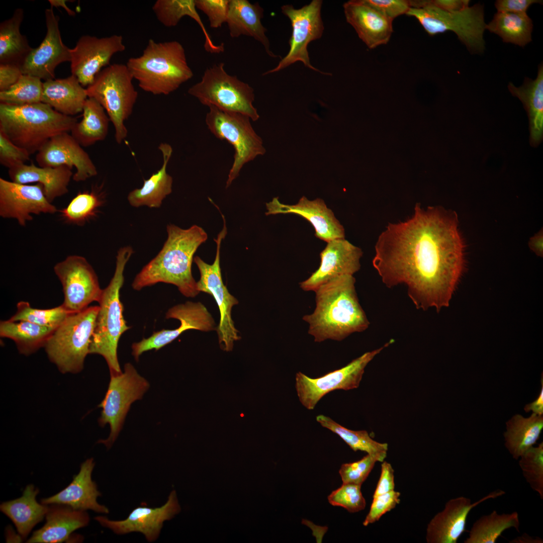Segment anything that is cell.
Returning a JSON list of instances; mask_svg holds the SVG:
<instances>
[{
	"label": "cell",
	"mask_w": 543,
	"mask_h": 543,
	"mask_svg": "<svg viewBox=\"0 0 543 543\" xmlns=\"http://www.w3.org/2000/svg\"><path fill=\"white\" fill-rule=\"evenodd\" d=\"M377 462L376 458L367 454L357 461L342 464L339 470L342 483L361 485Z\"/></svg>",
	"instance_id": "48"
},
{
	"label": "cell",
	"mask_w": 543,
	"mask_h": 543,
	"mask_svg": "<svg viewBox=\"0 0 543 543\" xmlns=\"http://www.w3.org/2000/svg\"><path fill=\"white\" fill-rule=\"evenodd\" d=\"M431 2L435 6L447 12H457L469 6L468 0H433Z\"/></svg>",
	"instance_id": "56"
},
{
	"label": "cell",
	"mask_w": 543,
	"mask_h": 543,
	"mask_svg": "<svg viewBox=\"0 0 543 543\" xmlns=\"http://www.w3.org/2000/svg\"><path fill=\"white\" fill-rule=\"evenodd\" d=\"M103 202V197L96 190L79 192L60 211L61 215L67 222L82 226L96 216Z\"/></svg>",
	"instance_id": "43"
},
{
	"label": "cell",
	"mask_w": 543,
	"mask_h": 543,
	"mask_svg": "<svg viewBox=\"0 0 543 543\" xmlns=\"http://www.w3.org/2000/svg\"><path fill=\"white\" fill-rule=\"evenodd\" d=\"M536 0H498L495 6L498 12L526 13L528 8L534 3H540Z\"/></svg>",
	"instance_id": "55"
},
{
	"label": "cell",
	"mask_w": 543,
	"mask_h": 543,
	"mask_svg": "<svg viewBox=\"0 0 543 543\" xmlns=\"http://www.w3.org/2000/svg\"><path fill=\"white\" fill-rule=\"evenodd\" d=\"M149 387L147 380L130 363L125 365L124 373L111 375L108 390L99 405L102 409L99 423L101 426L109 424L111 431L107 439L98 442L108 448L112 446L122 427L130 405L141 399Z\"/></svg>",
	"instance_id": "12"
},
{
	"label": "cell",
	"mask_w": 543,
	"mask_h": 543,
	"mask_svg": "<svg viewBox=\"0 0 543 543\" xmlns=\"http://www.w3.org/2000/svg\"><path fill=\"white\" fill-rule=\"evenodd\" d=\"M400 495L399 492L393 490L373 497L369 512L363 523L364 526L378 521L384 514L394 509L400 502Z\"/></svg>",
	"instance_id": "49"
},
{
	"label": "cell",
	"mask_w": 543,
	"mask_h": 543,
	"mask_svg": "<svg viewBox=\"0 0 543 543\" xmlns=\"http://www.w3.org/2000/svg\"><path fill=\"white\" fill-rule=\"evenodd\" d=\"M505 494L497 489L479 500L472 503L470 498L459 496L448 500L444 509L436 514L427 524L426 540L427 543H457L466 530V522L470 511L489 499Z\"/></svg>",
	"instance_id": "23"
},
{
	"label": "cell",
	"mask_w": 543,
	"mask_h": 543,
	"mask_svg": "<svg viewBox=\"0 0 543 543\" xmlns=\"http://www.w3.org/2000/svg\"><path fill=\"white\" fill-rule=\"evenodd\" d=\"M99 306L68 315L52 333L44 347L49 360L62 373L82 371L89 354Z\"/></svg>",
	"instance_id": "7"
},
{
	"label": "cell",
	"mask_w": 543,
	"mask_h": 543,
	"mask_svg": "<svg viewBox=\"0 0 543 543\" xmlns=\"http://www.w3.org/2000/svg\"><path fill=\"white\" fill-rule=\"evenodd\" d=\"M394 341L391 339L382 347L364 353L344 367L319 378H311L298 372L295 387L300 402L307 409L312 410L323 396L331 391L358 388L368 364Z\"/></svg>",
	"instance_id": "14"
},
{
	"label": "cell",
	"mask_w": 543,
	"mask_h": 543,
	"mask_svg": "<svg viewBox=\"0 0 543 543\" xmlns=\"http://www.w3.org/2000/svg\"><path fill=\"white\" fill-rule=\"evenodd\" d=\"M329 503L334 506L345 508L350 513L365 509L366 500L361 492V485L343 484L328 496Z\"/></svg>",
	"instance_id": "47"
},
{
	"label": "cell",
	"mask_w": 543,
	"mask_h": 543,
	"mask_svg": "<svg viewBox=\"0 0 543 543\" xmlns=\"http://www.w3.org/2000/svg\"><path fill=\"white\" fill-rule=\"evenodd\" d=\"M54 271L62 287V305L67 310L78 312L100 300L103 289L95 271L84 257L69 255L56 264Z\"/></svg>",
	"instance_id": "16"
},
{
	"label": "cell",
	"mask_w": 543,
	"mask_h": 543,
	"mask_svg": "<svg viewBox=\"0 0 543 543\" xmlns=\"http://www.w3.org/2000/svg\"><path fill=\"white\" fill-rule=\"evenodd\" d=\"M355 283L353 275H341L314 291L315 310L303 320L309 324L308 333L315 342L341 341L368 328L370 323L359 303Z\"/></svg>",
	"instance_id": "2"
},
{
	"label": "cell",
	"mask_w": 543,
	"mask_h": 543,
	"mask_svg": "<svg viewBox=\"0 0 543 543\" xmlns=\"http://www.w3.org/2000/svg\"><path fill=\"white\" fill-rule=\"evenodd\" d=\"M36 161L41 167L66 166L76 172L72 178L84 181L96 176L97 168L88 153L69 133L58 134L48 141L37 152Z\"/></svg>",
	"instance_id": "22"
},
{
	"label": "cell",
	"mask_w": 543,
	"mask_h": 543,
	"mask_svg": "<svg viewBox=\"0 0 543 543\" xmlns=\"http://www.w3.org/2000/svg\"><path fill=\"white\" fill-rule=\"evenodd\" d=\"M158 149L163 157L162 166L156 172L144 180L141 188L129 193L127 199L132 207L159 208L163 200L172 192L173 179L167 172L166 168L172 155V148L168 143H161Z\"/></svg>",
	"instance_id": "33"
},
{
	"label": "cell",
	"mask_w": 543,
	"mask_h": 543,
	"mask_svg": "<svg viewBox=\"0 0 543 543\" xmlns=\"http://www.w3.org/2000/svg\"><path fill=\"white\" fill-rule=\"evenodd\" d=\"M519 459V466L526 481L542 499L543 442L527 450Z\"/></svg>",
	"instance_id": "46"
},
{
	"label": "cell",
	"mask_w": 543,
	"mask_h": 543,
	"mask_svg": "<svg viewBox=\"0 0 543 543\" xmlns=\"http://www.w3.org/2000/svg\"><path fill=\"white\" fill-rule=\"evenodd\" d=\"M362 255L360 248L345 238L328 242L320 254L319 268L307 280L300 283V288L305 291H315L320 286L338 276L353 275L360 268Z\"/></svg>",
	"instance_id": "21"
},
{
	"label": "cell",
	"mask_w": 543,
	"mask_h": 543,
	"mask_svg": "<svg viewBox=\"0 0 543 543\" xmlns=\"http://www.w3.org/2000/svg\"><path fill=\"white\" fill-rule=\"evenodd\" d=\"M321 0H313L309 4L296 9L292 5L281 7L283 14L290 20L292 33L289 40L290 50L274 68L263 73L266 75L278 72L291 64L301 61L305 67L321 73L330 75L320 71L310 63L307 50L308 44L320 39L323 34L324 26L321 16Z\"/></svg>",
	"instance_id": "15"
},
{
	"label": "cell",
	"mask_w": 543,
	"mask_h": 543,
	"mask_svg": "<svg viewBox=\"0 0 543 543\" xmlns=\"http://www.w3.org/2000/svg\"><path fill=\"white\" fill-rule=\"evenodd\" d=\"M46 522L27 540L29 543H59L66 541L76 529L86 526L89 517L86 511L64 505H48Z\"/></svg>",
	"instance_id": "28"
},
{
	"label": "cell",
	"mask_w": 543,
	"mask_h": 543,
	"mask_svg": "<svg viewBox=\"0 0 543 543\" xmlns=\"http://www.w3.org/2000/svg\"><path fill=\"white\" fill-rule=\"evenodd\" d=\"M541 388L538 397L532 403L526 405L524 409L526 412L532 411V413L537 415H542L543 414V378L542 374L541 379Z\"/></svg>",
	"instance_id": "57"
},
{
	"label": "cell",
	"mask_w": 543,
	"mask_h": 543,
	"mask_svg": "<svg viewBox=\"0 0 543 543\" xmlns=\"http://www.w3.org/2000/svg\"><path fill=\"white\" fill-rule=\"evenodd\" d=\"M122 36L98 38L83 35L70 49V68L82 86L90 85L102 67L109 65L116 53L125 50Z\"/></svg>",
	"instance_id": "17"
},
{
	"label": "cell",
	"mask_w": 543,
	"mask_h": 543,
	"mask_svg": "<svg viewBox=\"0 0 543 543\" xmlns=\"http://www.w3.org/2000/svg\"><path fill=\"white\" fill-rule=\"evenodd\" d=\"M316 420L322 426L338 435L354 451H365L383 462L387 457L388 444L371 438L366 430H352L340 425L331 418L319 415Z\"/></svg>",
	"instance_id": "42"
},
{
	"label": "cell",
	"mask_w": 543,
	"mask_h": 543,
	"mask_svg": "<svg viewBox=\"0 0 543 543\" xmlns=\"http://www.w3.org/2000/svg\"><path fill=\"white\" fill-rule=\"evenodd\" d=\"M56 207L46 198L40 184H21L0 178V216L13 218L22 226L32 214H54Z\"/></svg>",
	"instance_id": "18"
},
{
	"label": "cell",
	"mask_w": 543,
	"mask_h": 543,
	"mask_svg": "<svg viewBox=\"0 0 543 543\" xmlns=\"http://www.w3.org/2000/svg\"><path fill=\"white\" fill-rule=\"evenodd\" d=\"M263 17V9L258 3L252 4L247 0H229L226 23L232 38L242 35L251 37L263 46L269 56L277 57L270 51L269 41L265 35L267 30L261 22Z\"/></svg>",
	"instance_id": "30"
},
{
	"label": "cell",
	"mask_w": 543,
	"mask_h": 543,
	"mask_svg": "<svg viewBox=\"0 0 543 543\" xmlns=\"http://www.w3.org/2000/svg\"><path fill=\"white\" fill-rule=\"evenodd\" d=\"M133 77L126 64H113L102 69L86 88L88 98L105 109L115 129V138L121 144L127 137L125 122L131 115L138 98Z\"/></svg>",
	"instance_id": "9"
},
{
	"label": "cell",
	"mask_w": 543,
	"mask_h": 543,
	"mask_svg": "<svg viewBox=\"0 0 543 543\" xmlns=\"http://www.w3.org/2000/svg\"><path fill=\"white\" fill-rule=\"evenodd\" d=\"M165 318L178 320L180 323L179 326L174 329H162L155 332L148 338L134 343L132 345V354L136 360L143 352L151 349L158 350L186 330L195 329L207 332L213 330L215 326L213 318L200 302L187 301L174 306L167 311Z\"/></svg>",
	"instance_id": "19"
},
{
	"label": "cell",
	"mask_w": 543,
	"mask_h": 543,
	"mask_svg": "<svg viewBox=\"0 0 543 543\" xmlns=\"http://www.w3.org/2000/svg\"><path fill=\"white\" fill-rule=\"evenodd\" d=\"M519 526L517 512L498 514L494 510L475 521L464 542L495 543L505 530L513 528L519 532Z\"/></svg>",
	"instance_id": "41"
},
{
	"label": "cell",
	"mask_w": 543,
	"mask_h": 543,
	"mask_svg": "<svg viewBox=\"0 0 543 543\" xmlns=\"http://www.w3.org/2000/svg\"><path fill=\"white\" fill-rule=\"evenodd\" d=\"M51 7H61L63 8L65 11L67 13L68 15L70 16H74L75 13L72 10L70 9L66 5V2L67 1L66 0H49Z\"/></svg>",
	"instance_id": "60"
},
{
	"label": "cell",
	"mask_w": 543,
	"mask_h": 543,
	"mask_svg": "<svg viewBox=\"0 0 543 543\" xmlns=\"http://www.w3.org/2000/svg\"><path fill=\"white\" fill-rule=\"evenodd\" d=\"M409 2L410 8L406 15L417 19L429 35L452 31L470 51H484L486 24L482 5L476 4L459 12H449L435 6L431 1Z\"/></svg>",
	"instance_id": "8"
},
{
	"label": "cell",
	"mask_w": 543,
	"mask_h": 543,
	"mask_svg": "<svg viewBox=\"0 0 543 543\" xmlns=\"http://www.w3.org/2000/svg\"><path fill=\"white\" fill-rule=\"evenodd\" d=\"M24 18L21 8L0 24V64H11L20 67L33 48L20 30Z\"/></svg>",
	"instance_id": "36"
},
{
	"label": "cell",
	"mask_w": 543,
	"mask_h": 543,
	"mask_svg": "<svg viewBox=\"0 0 543 543\" xmlns=\"http://www.w3.org/2000/svg\"><path fill=\"white\" fill-rule=\"evenodd\" d=\"M180 511L175 490L170 493L163 505L159 507H138L134 509L124 520H111L105 516L95 518L102 526L115 533L124 534L132 532L143 534L150 542L158 537L163 522L172 518Z\"/></svg>",
	"instance_id": "24"
},
{
	"label": "cell",
	"mask_w": 543,
	"mask_h": 543,
	"mask_svg": "<svg viewBox=\"0 0 543 543\" xmlns=\"http://www.w3.org/2000/svg\"><path fill=\"white\" fill-rule=\"evenodd\" d=\"M543 235L540 231L531 237L528 244L530 248L537 255L542 256L543 254Z\"/></svg>",
	"instance_id": "58"
},
{
	"label": "cell",
	"mask_w": 543,
	"mask_h": 543,
	"mask_svg": "<svg viewBox=\"0 0 543 543\" xmlns=\"http://www.w3.org/2000/svg\"><path fill=\"white\" fill-rule=\"evenodd\" d=\"M388 18L393 20L403 14H406L410 8L409 1L406 0H364Z\"/></svg>",
	"instance_id": "52"
},
{
	"label": "cell",
	"mask_w": 543,
	"mask_h": 543,
	"mask_svg": "<svg viewBox=\"0 0 543 543\" xmlns=\"http://www.w3.org/2000/svg\"><path fill=\"white\" fill-rule=\"evenodd\" d=\"M31 154L25 149L15 144L0 131V163L11 168L24 164L30 159Z\"/></svg>",
	"instance_id": "50"
},
{
	"label": "cell",
	"mask_w": 543,
	"mask_h": 543,
	"mask_svg": "<svg viewBox=\"0 0 543 543\" xmlns=\"http://www.w3.org/2000/svg\"><path fill=\"white\" fill-rule=\"evenodd\" d=\"M82 112L81 120L74 125L70 134L83 147L104 140L110 121L104 108L94 99L88 98Z\"/></svg>",
	"instance_id": "37"
},
{
	"label": "cell",
	"mask_w": 543,
	"mask_h": 543,
	"mask_svg": "<svg viewBox=\"0 0 543 543\" xmlns=\"http://www.w3.org/2000/svg\"><path fill=\"white\" fill-rule=\"evenodd\" d=\"M382 463L380 477L373 498L395 490L394 470L389 463L385 461Z\"/></svg>",
	"instance_id": "53"
},
{
	"label": "cell",
	"mask_w": 543,
	"mask_h": 543,
	"mask_svg": "<svg viewBox=\"0 0 543 543\" xmlns=\"http://www.w3.org/2000/svg\"><path fill=\"white\" fill-rule=\"evenodd\" d=\"M511 94L523 103L529 119L530 144L537 147L542 141L543 133V66L540 64L536 78H525L523 85L516 87L509 82Z\"/></svg>",
	"instance_id": "34"
},
{
	"label": "cell",
	"mask_w": 543,
	"mask_h": 543,
	"mask_svg": "<svg viewBox=\"0 0 543 543\" xmlns=\"http://www.w3.org/2000/svg\"><path fill=\"white\" fill-rule=\"evenodd\" d=\"M22 75L19 66L0 64V91L9 88L18 81Z\"/></svg>",
	"instance_id": "54"
},
{
	"label": "cell",
	"mask_w": 543,
	"mask_h": 543,
	"mask_svg": "<svg viewBox=\"0 0 543 543\" xmlns=\"http://www.w3.org/2000/svg\"><path fill=\"white\" fill-rule=\"evenodd\" d=\"M223 220L225 218H223ZM227 233L225 220L222 231L216 239V253L214 262L208 264L198 256L194 258L200 274V280L197 282L199 292L208 293L216 301L220 311V321L216 331L221 347L225 351H231L234 342L240 339L238 331L235 327L231 318L232 307L238 303V300L229 292L223 283L220 265V252L222 239Z\"/></svg>",
	"instance_id": "13"
},
{
	"label": "cell",
	"mask_w": 543,
	"mask_h": 543,
	"mask_svg": "<svg viewBox=\"0 0 543 543\" xmlns=\"http://www.w3.org/2000/svg\"><path fill=\"white\" fill-rule=\"evenodd\" d=\"M152 10L158 21L166 27L176 26L185 16L191 17L198 24L205 35L206 50L212 53L224 51L223 44L216 45L211 39L197 11L195 0H157Z\"/></svg>",
	"instance_id": "38"
},
{
	"label": "cell",
	"mask_w": 543,
	"mask_h": 543,
	"mask_svg": "<svg viewBox=\"0 0 543 543\" xmlns=\"http://www.w3.org/2000/svg\"><path fill=\"white\" fill-rule=\"evenodd\" d=\"M17 310L9 320L13 321H27L42 326L55 329L70 314L73 313L62 305L50 309H37L31 307L29 303L20 301L17 304Z\"/></svg>",
	"instance_id": "45"
},
{
	"label": "cell",
	"mask_w": 543,
	"mask_h": 543,
	"mask_svg": "<svg viewBox=\"0 0 543 543\" xmlns=\"http://www.w3.org/2000/svg\"><path fill=\"white\" fill-rule=\"evenodd\" d=\"M166 231L167 239L161 250L136 276L132 287L140 291L164 283L176 286L184 296L194 298L200 292L192 273L193 257L208 235L196 225L184 229L170 224Z\"/></svg>",
	"instance_id": "3"
},
{
	"label": "cell",
	"mask_w": 543,
	"mask_h": 543,
	"mask_svg": "<svg viewBox=\"0 0 543 543\" xmlns=\"http://www.w3.org/2000/svg\"><path fill=\"white\" fill-rule=\"evenodd\" d=\"M455 213L416 204L413 215L378 237L373 264L389 288L403 285L417 309L449 306L465 266Z\"/></svg>",
	"instance_id": "1"
},
{
	"label": "cell",
	"mask_w": 543,
	"mask_h": 543,
	"mask_svg": "<svg viewBox=\"0 0 543 543\" xmlns=\"http://www.w3.org/2000/svg\"><path fill=\"white\" fill-rule=\"evenodd\" d=\"M39 492L37 488L29 484L20 497L4 502L0 505L1 511L12 521L22 539L28 536L48 512L49 505L40 504L36 500Z\"/></svg>",
	"instance_id": "32"
},
{
	"label": "cell",
	"mask_w": 543,
	"mask_h": 543,
	"mask_svg": "<svg viewBox=\"0 0 543 543\" xmlns=\"http://www.w3.org/2000/svg\"><path fill=\"white\" fill-rule=\"evenodd\" d=\"M196 8L208 17L210 27L218 28L226 23L229 0H195Z\"/></svg>",
	"instance_id": "51"
},
{
	"label": "cell",
	"mask_w": 543,
	"mask_h": 543,
	"mask_svg": "<svg viewBox=\"0 0 543 543\" xmlns=\"http://www.w3.org/2000/svg\"><path fill=\"white\" fill-rule=\"evenodd\" d=\"M87 98L86 88L73 75L43 82L41 102L62 114L72 116L82 112Z\"/></svg>",
	"instance_id": "31"
},
{
	"label": "cell",
	"mask_w": 543,
	"mask_h": 543,
	"mask_svg": "<svg viewBox=\"0 0 543 543\" xmlns=\"http://www.w3.org/2000/svg\"><path fill=\"white\" fill-rule=\"evenodd\" d=\"M53 7L45 11L46 34L38 47L33 48L21 66L23 74L37 77L45 81L55 78V69L59 64L70 61V49L62 42L59 17Z\"/></svg>",
	"instance_id": "20"
},
{
	"label": "cell",
	"mask_w": 543,
	"mask_h": 543,
	"mask_svg": "<svg viewBox=\"0 0 543 543\" xmlns=\"http://www.w3.org/2000/svg\"><path fill=\"white\" fill-rule=\"evenodd\" d=\"M77 122L42 102L21 106L0 103V131L31 155L52 137L70 132Z\"/></svg>",
	"instance_id": "5"
},
{
	"label": "cell",
	"mask_w": 543,
	"mask_h": 543,
	"mask_svg": "<svg viewBox=\"0 0 543 543\" xmlns=\"http://www.w3.org/2000/svg\"><path fill=\"white\" fill-rule=\"evenodd\" d=\"M43 82L37 77L23 74L18 81L7 90L0 91L1 103L25 105L41 102Z\"/></svg>",
	"instance_id": "44"
},
{
	"label": "cell",
	"mask_w": 543,
	"mask_h": 543,
	"mask_svg": "<svg viewBox=\"0 0 543 543\" xmlns=\"http://www.w3.org/2000/svg\"><path fill=\"white\" fill-rule=\"evenodd\" d=\"M188 93L204 105L243 114L255 121L259 116L253 106V88L231 75L219 63L206 69L201 81L192 86Z\"/></svg>",
	"instance_id": "10"
},
{
	"label": "cell",
	"mask_w": 543,
	"mask_h": 543,
	"mask_svg": "<svg viewBox=\"0 0 543 543\" xmlns=\"http://www.w3.org/2000/svg\"><path fill=\"white\" fill-rule=\"evenodd\" d=\"M133 79L144 91L168 95L193 76L185 50L179 42L149 40L142 53L126 63Z\"/></svg>",
	"instance_id": "4"
},
{
	"label": "cell",
	"mask_w": 543,
	"mask_h": 543,
	"mask_svg": "<svg viewBox=\"0 0 543 543\" xmlns=\"http://www.w3.org/2000/svg\"><path fill=\"white\" fill-rule=\"evenodd\" d=\"M55 329L27 321L3 320L0 322V336L13 340L19 352L30 355L44 347Z\"/></svg>",
	"instance_id": "39"
},
{
	"label": "cell",
	"mask_w": 543,
	"mask_h": 543,
	"mask_svg": "<svg viewBox=\"0 0 543 543\" xmlns=\"http://www.w3.org/2000/svg\"><path fill=\"white\" fill-rule=\"evenodd\" d=\"M266 207L267 210L266 215L294 214L302 217L313 226L316 237L326 242L335 239L344 238L343 226L321 199L311 201L303 196L296 204L286 205L281 203L278 197H275L266 203Z\"/></svg>",
	"instance_id": "25"
},
{
	"label": "cell",
	"mask_w": 543,
	"mask_h": 543,
	"mask_svg": "<svg viewBox=\"0 0 543 543\" xmlns=\"http://www.w3.org/2000/svg\"><path fill=\"white\" fill-rule=\"evenodd\" d=\"M205 121L215 137L225 140L234 147L235 153L226 188L238 176L243 165L265 153L261 138L250 123V118L242 114L209 107Z\"/></svg>",
	"instance_id": "11"
},
{
	"label": "cell",
	"mask_w": 543,
	"mask_h": 543,
	"mask_svg": "<svg viewBox=\"0 0 543 543\" xmlns=\"http://www.w3.org/2000/svg\"><path fill=\"white\" fill-rule=\"evenodd\" d=\"M543 428L542 415L532 413L528 418L516 414L506 422L504 433L505 446L512 458L518 460L533 446Z\"/></svg>",
	"instance_id": "35"
},
{
	"label": "cell",
	"mask_w": 543,
	"mask_h": 543,
	"mask_svg": "<svg viewBox=\"0 0 543 543\" xmlns=\"http://www.w3.org/2000/svg\"><path fill=\"white\" fill-rule=\"evenodd\" d=\"M348 23L371 49L387 44L393 33V20L372 8L364 0H351L343 6Z\"/></svg>",
	"instance_id": "26"
},
{
	"label": "cell",
	"mask_w": 543,
	"mask_h": 543,
	"mask_svg": "<svg viewBox=\"0 0 543 543\" xmlns=\"http://www.w3.org/2000/svg\"><path fill=\"white\" fill-rule=\"evenodd\" d=\"M95 464L93 458L83 462L78 473L73 476L72 482L64 489L51 497L41 499L46 505H64L76 510H92L98 513H108L107 507L100 504L97 498L101 495L92 474Z\"/></svg>",
	"instance_id": "27"
},
{
	"label": "cell",
	"mask_w": 543,
	"mask_h": 543,
	"mask_svg": "<svg viewBox=\"0 0 543 543\" xmlns=\"http://www.w3.org/2000/svg\"><path fill=\"white\" fill-rule=\"evenodd\" d=\"M133 253L130 246L120 248L117 252L114 276L103 290L98 302L99 309L89 346V353L100 354L105 358L111 375L122 373L117 357L118 344L122 334L130 328L123 316L120 291L124 282L126 264Z\"/></svg>",
	"instance_id": "6"
},
{
	"label": "cell",
	"mask_w": 543,
	"mask_h": 543,
	"mask_svg": "<svg viewBox=\"0 0 543 543\" xmlns=\"http://www.w3.org/2000/svg\"><path fill=\"white\" fill-rule=\"evenodd\" d=\"M532 22L526 13L497 12L486 29L506 43L524 47L531 41Z\"/></svg>",
	"instance_id": "40"
},
{
	"label": "cell",
	"mask_w": 543,
	"mask_h": 543,
	"mask_svg": "<svg viewBox=\"0 0 543 543\" xmlns=\"http://www.w3.org/2000/svg\"><path fill=\"white\" fill-rule=\"evenodd\" d=\"M71 169L66 166L41 167L24 163L9 169V175L11 181L16 183L41 184L46 198L52 203L68 193V186L73 175Z\"/></svg>",
	"instance_id": "29"
},
{
	"label": "cell",
	"mask_w": 543,
	"mask_h": 543,
	"mask_svg": "<svg viewBox=\"0 0 543 543\" xmlns=\"http://www.w3.org/2000/svg\"><path fill=\"white\" fill-rule=\"evenodd\" d=\"M509 543H542L543 540L539 537H533L526 533L517 536L509 541Z\"/></svg>",
	"instance_id": "59"
}]
</instances>
